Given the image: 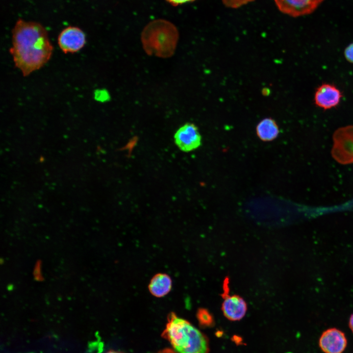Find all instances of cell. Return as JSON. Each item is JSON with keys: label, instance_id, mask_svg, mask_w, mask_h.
<instances>
[{"label": "cell", "instance_id": "4fadbf2b", "mask_svg": "<svg viewBox=\"0 0 353 353\" xmlns=\"http://www.w3.org/2000/svg\"><path fill=\"white\" fill-rule=\"evenodd\" d=\"M197 316L202 326L209 327L214 324V319L212 315L205 309H200L197 312Z\"/></svg>", "mask_w": 353, "mask_h": 353}, {"label": "cell", "instance_id": "9a60e30c", "mask_svg": "<svg viewBox=\"0 0 353 353\" xmlns=\"http://www.w3.org/2000/svg\"><path fill=\"white\" fill-rule=\"evenodd\" d=\"M344 53L346 59L349 62L353 63V43L345 48Z\"/></svg>", "mask_w": 353, "mask_h": 353}, {"label": "cell", "instance_id": "7a4b0ae2", "mask_svg": "<svg viewBox=\"0 0 353 353\" xmlns=\"http://www.w3.org/2000/svg\"><path fill=\"white\" fill-rule=\"evenodd\" d=\"M161 336L178 353H208L207 337L188 321L172 312Z\"/></svg>", "mask_w": 353, "mask_h": 353}, {"label": "cell", "instance_id": "2e32d148", "mask_svg": "<svg viewBox=\"0 0 353 353\" xmlns=\"http://www.w3.org/2000/svg\"><path fill=\"white\" fill-rule=\"evenodd\" d=\"M168 3L173 6H177L187 2H192L196 0H166Z\"/></svg>", "mask_w": 353, "mask_h": 353}, {"label": "cell", "instance_id": "3957f363", "mask_svg": "<svg viewBox=\"0 0 353 353\" xmlns=\"http://www.w3.org/2000/svg\"><path fill=\"white\" fill-rule=\"evenodd\" d=\"M178 31L171 22L164 19L150 22L141 33V42L145 51L149 55L162 58L172 56L178 40Z\"/></svg>", "mask_w": 353, "mask_h": 353}, {"label": "cell", "instance_id": "ac0fdd59", "mask_svg": "<svg viewBox=\"0 0 353 353\" xmlns=\"http://www.w3.org/2000/svg\"><path fill=\"white\" fill-rule=\"evenodd\" d=\"M157 353H177L174 350H171L170 349H163L161 351H160L159 352H158Z\"/></svg>", "mask_w": 353, "mask_h": 353}, {"label": "cell", "instance_id": "9c48e42d", "mask_svg": "<svg viewBox=\"0 0 353 353\" xmlns=\"http://www.w3.org/2000/svg\"><path fill=\"white\" fill-rule=\"evenodd\" d=\"M319 345L325 353H342L347 346L345 333L336 328H330L321 334Z\"/></svg>", "mask_w": 353, "mask_h": 353}, {"label": "cell", "instance_id": "ba28073f", "mask_svg": "<svg viewBox=\"0 0 353 353\" xmlns=\"http://www.w3.org/2000/svg\"><path fill=\"white\" fill-rule=\"evenodd\" d=\"M324 0H274L278 9L293 17L310 14Z\"/></svg>", "mask_w": 353, "mask_h": 353}, {"label": "cell", "instance_id": "8992f818", "mask_svg": "<svg viewBox=\"0 0 353 353\" xmlns=\"http://www.w3.org/2000/svg\"><path fill=\"white\" fill-rule=\"evenodd\" d=\"M57 42L61 50L65 53H74L80 50L86 44V36L79 28L70 26L62 30Z\"/></svg>", "mask_w": 353, "mask_h": 353}, {"label": "cell", "instance_id": "e0dca14e", "mask_svg": "<svg viewBox=\"0 0 353 353\" xmlns=\"http://www.w3.org/2000/svg\"><path fill=\"white\" fill-rule=\"evenodd\" d=\"M349 326L351 331L353 333V314H352L350 316L349 322Z\"/></svg>", "mask_w": 353, "mask_h": 353}, {"label": "cell", "instance_id": "52a82bcc", "mask_svg": "<svg viewBox=\"0 0 353 353\" xmlns=\"http://www.w3.org/2000/svg\"><path fill=\"white\" fill-rule=\"evenodd\" d=\"M224 282V292L222 294L224 301L222 304V310L227 319L232 321H239L242 319L246 313L247 303L245 301L238 295H229L228 282L225 281Z\"/></svg>", "mask_w": 353, "mask_h": 353}, {"label": "cell", "instance_id": "6da1fadb", "mask_svg": "<svg viewBox=\"0 0 353 353\" xmlns=\"http://www.w3.org/2000/svg\"><path fill=\"white\" fill-rule=\"evenodd\" d=\"M9 52L24 76L41 69L50 59L53 46L40 24L19 19L12 31Z\"/></svg>", "mask_w": 353, "mask_h": 353}, {"label": "cell", "instance_id": "5bb4252c", "mask_svg": "<svg viewBox=\"0 0 353 353\" xmlns=\"http://www.w3.org/2000/svg\"><path fill=\"white\" fill-rule=\"evenodd\" d=\"M254 0H222L223 3L227 7L236 8L246 4Z\"/></svg>", "mask_w": 353, "mask_h": 353}, {"label": "cell", "instance_id": "5b68a950", "mask_svg": "<svg viewBox=\"0 0 353 353\" xmlns=\"http://www.w3.org/2000/svg\"><path fill=\"white\" fill-rule=\"evenodd\" d=\"M174 140L177 147L186 152L198 149L202 144V136L199 129L191 123L184 124L176 130Z\"/></svg>", "mask_w": 353, "mask_h": 353}, {"label": "cell", "instance_id": "8fae6325", "mask_svg": "<svg viewBox=\"0 0 353 353\" xmlns=\"http://www.w3.org/2000/svg\"><path fill=\"white\" fill-rule=\"evenodd\" d=\"M255 131L256 135L260 140L270 142L277 137L279 129L277 122L273 118L266 117L257 124Z\"/></svg>", "mask_w": 353, "mask_h": 353}, {"label": "cell", "instance_id": "277c9868", "mask_svg": "<svg viewBox=\"0 0 353 353\" xmlns=\"http://www.w3.org/2000/svg\"><path fill=\"white\" fill-rule=\"evenodd\" d=\"M333 157L342 164L353 163V125L337 129L333 136Z\"/></svg>", "mask_w": 353, "mask_h": 353}, {"label": "cell", "instance_id": "7c38bea8", "mask_svg": "<svg viewBox=\"0 0 353 353\" xmlns=\"http://www.w3.org/2000/svg\"><path fill=\"white\" fill-rule=\"evenodd\" d=\"M172 286V281L170 276L166 274L160 273L155 275L151 280L149 289L153 296L160 298L169 293Z\"/></svg>", "mask_w": 353, "mask_h": 353}, {"label": "cell", "instance_id": "d6986e66", "mask_svg": "<svg viewBox=\"0 0 353 353\" xmlns=\"http://www.w3.org/2000/svg\"><path fill=\"white\" fill-rule=\"evenodd\" d=\"M106 353H118V352H115V351H109V352H108Z\"/></svg>", "mask_w": 353, "mask_h": 353}, {"label": "cell", "instance_id": "30bf717a", "mask_svg": "<svg viewBox=\"0 0 353 353\" xmlns=\"http://www.w3.org/2000/svg\"><path fill=\"white\" fill-rule=\"evenodd\" d=\"M342 94L334 85L330 83H322L316 89L314 101L316 106L328 110L337 106L340 102Z\"/></svg>", "mask_w": 353, "mask_h": 353}]
</instances>
